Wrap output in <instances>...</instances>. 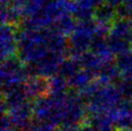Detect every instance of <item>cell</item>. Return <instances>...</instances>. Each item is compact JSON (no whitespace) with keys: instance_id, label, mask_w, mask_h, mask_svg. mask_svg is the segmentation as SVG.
I'll list each match as a JSON object with an SVG mask.
<instances>
[{"instance_id":"cell-1","label":"cell","mask_w":132,"mask_h":131,"mask_svg":"<svg viewBox=\"0 0 132 131\" xmlns=\"http://www.w3.org/2000/svg\"><path fill=\"white\" fill-rule=\"evenodd\" d=\"M96 21L95 19L77 21L76 28L74 32L70 36L69 42V51L71 57H79L84 54L92 46V43L95 36Z\"/></svg>"},{"instance_id":"cell-2","label":"cell","mask_w":132,"mask_h":131,"mask_svg":"<svg viewBox=\"0 0 132 131\" xmlns=\"http://www.w3.org/2000/svg\"><path fill=\"white\" fill-rule=\"evenodd\" d=\"M29 78L26 67L20 59L15 57L2 60L1 65V84L2 94H6L15 88L22 86Z\"/></svg>"},{"instance_id":"cell-3","label":"cell","mask_w":132,"mask_h":131,"mask_svg":"<svg viewBox=\"0 0 132 131\" xmlns=\"http://www.w3.org/2000/svg\"><path fill=\"white\" fill-rule=\"evenodd\" d=\"M87 112L86 105L78 94H67L63 102L62 126L79 127L87 120Z\"/></svg>"},{"instance_id":"cell-4","label":"cell","mask_w":132,"mask_h":131,"mask_svg":"<svg viewBox=\"0 0 132 131\" xmlns=\"http://www.w3.org/2000/svg\"><path fill=\"white\" fill-rule=\"evenodd\" d=\"M19 34L15 31V25L3 24L1 27L0 35V46H1V58L2 60L15 57L19 50Z\"/></svg>"},{"instance_id":"cell-5","label":"cell","mask_w":132,"mask_h":131,"mask_svg":"<svg viewBox=\"0 0 132 131\" xmlns=\"http://www.w3.org/2000/svg\"><path fill=\"white\" fill-rule=\"evenodd\" d=\"M6 114L10 118L13 127L16 130H29L33 124V104L30 101L9 110Z\"/></svg>"},{"instance_id":"cell-6","label":"cell","mask_w":132,"mask_h":131,"mask_svg":"<svg viewBox=\"0 0 132 131\" xmlns=\"http://www.w3.org/2000/svg\"><path fill=\"white\" fill-rule=\"evenodd\" d=\"M26 95L31 99H40L49 95V81L48 78L43 76H30L24 83Z\"/></svg>"},{"instance_id":"cell-7","label":"cell","mask_w":132,"mask_h":131,"mask_svg":"<svg viewBox=\"0 0 132 131\" xmlns=\"http://www.w3.org/2000/svg\"><path fill=\"white\" fill-rule=\"evenodd\" d=\"M94 78H95V75L92 72H90L89 70L85 69H81L73 76L68 79L69 87L77 90V92H80L92 83L95 80Z\"/></svg>"},{"instance_id":"cell-8","label":"cell","mask_w":132,"mask_h":131,"mask_svg":"<svg viewBox=\"0 0 132 131\" xmlns=\"http://www.w3.org/2000/svg\"><path fill=\"white\" fill-rule=\"evenodd\" d=\"M75 18L70 14L61 15L60 18L54 22V24L51 26L52 29H54L56 32L60 33L63 36H70L76 28L77 23L75 22Z\"/></svg>"},{"instance_id":"cell-9","label":"cell","mask_w":132,"mask_h":131,"mask_svg":"<svg viewBox=\"0 0 132 131\" xmlns=\"http://www.w3.org/2000/svg\"><path fill=\"white\" fill-rule=\"evenodd\" d=\"M49 81V96L52 97H62L68 93L69 83L66 78L61 76L60 74H56L54 76L48 78Z\"/></svg>"},{"instance_id":"cell-10","label":"cell","mask_w":132,"mask_h":131,"mask_svg":"<svg viewBox=\"0 0 132 131\" xmlns=\"http://www.w3.org/2000/svg\"><path fill=\"white\" fill-rule=\"evenodd\" d=\"M82 69L80 63L78 61V59L75 57H71L70 58H66L62 63V65L60 67L58 74L64 78H66L67 80L70 79V77H72L75 73Z\"/></svg>"},{"instance_id":"cell-11","label":"cell","mask_w":132,"mask_h":131,"mask_svg":"<svg viewBox=\"0 0 132 131\" xmlns=\"http://www.w3.org/2000/svg\"><path fill=\"white\" fill-rule=\"evenodd\" d=\"M117 15V9L110 6L109 4H103L96 8L95 12V19L100 22L112 23L115 21Z\"/></svg>"},{"instance_id":"cell-12","label":"cell","mask_w":132,"mask_h":131,"mask_svg":"<svg viewBox=\"0 0 132 131\" xmlns=\"http://www.w3.org/2000/svg\"><path fill=\"white\" fill-rule=\"evenodd\" d=\"M117 66L120 72L121 77H128L132 78V52L128 51L123 54H121L117 58Z\"/></svg>"},{"instance_id":"cell-13","label":"cell","mask_w":132,"mask_h":131,"mask_svg":"<svg viewBox=\"0 0 132 131\" xmlns=\"http://www.w3.org/2000/svg\"><path fill=\"white\" fill-rule=\"evenodd\" d=\"M55 128L56 126L50 124L36 120L35 122L32 124L28 131H55Z\"/></svg>"},{"instance_id":"cell-14","label":"cell","mask_w":132,"mask_h":131,"mask_svg":"<svg viewBox=\"0 0 132 131\" xmlns=\"http://www.w3.org/2000/svg\"><path fill=\"white\" fill-rule=\"evenodd\" d=\"M122 4L127 9V11L129 13V17H130L132 15V0H123V3Z\"/></svg>"},{"instance_id":"cell-15","label":"cell","mask_w":132,"mask_h":131,"mask_svg":"<svg viewBox=\"0 0 132 131\" xmlns=\"http://www.w3.org/2000/svg\"><path fill=\"white\" fill-rule=\"evenodd\" d=\"M59 131H81L78 127H64L63 126Z\"/></svg>"},{"instance_id":"cell-16","label":"cell","mask_w":132,"mask_h":131,"mask_svg":"<svg viewBox=\"0 0 132 131\" xmlns=\"http://www.w3.org/2000/svg\"><path fill=\"white\" fill-rule=\"evenodd\" d=\"M13 2V0H1V3H2V7H8L10 6Z\"/></svg>"},{"instance_id":"cell-17","label":"cell","mask_w":132,"mask_h":131,"mask_svg":"<svg viewBox=\"0 0 132 131\" xmlns=\"http://www.w3.org/2000/svg\"><path fill=\"white\" fill-rule=\"evenodd\" d=\"M81 131H95V130L91 126V125H85V126L82 127Z\"/></svg>"},{"instance_id":"cell-18","label":"cell","mask_w":132,"mask_h":131,"mask_svg":"<svg viewBox=\"0 0 132 131\" xmlns=\"http://www.w3.org/2000/svg\"><path fill=\"white\" fill-rule=\"evenodd\" d=\"M127 20H128V21H129V23H130V25H131V27H132V15H130V17H129L128 19H127Z\"/></svg>"},{"instance_id":"cell-19","label":"cell","mask_w":132,"mask_h":131,"mask_svg":"<svg viewBox=\"0 0 132 131\" xmlns=\"http://www.w3.org/2000/svg\"><path fill=\"white\" fill-rule=\"evenodd\" d=\"M126 101L130 102V103L132 104V94H131V95H130V97H129V99H128V100H126Z\"/></svg>"}]
</instances>
